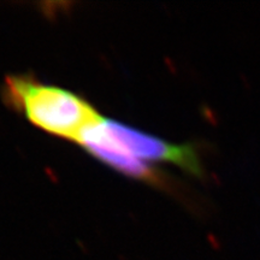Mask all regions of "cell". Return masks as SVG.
Wrapping results in <instances>:
<instances>
[{
	"mask_svg": "<svg viewBox=\"0 0 260 260\" xmlns=\"http://www.w3.org/2000/svg\"><path fill=\"white\" fill-rule=\"evenodd\" d=\"M103 124L117 145L140 160L170 162L194 176H204L203 162L194 144H171L112 119H104Z\"/></svg>",
	"mask_w": 260,
	"mask_h": 260,
	"instance_id": "2",
	"label": "cell"
},
{
	"mask_svg": "<svg viewBox=\"0 0 260 260\" xmlns=\"http://www.w3.org/2000/svg\"><path fill=\"white\" fill-rule=\"evenodd\" d=\"M2 94L5 103L47 134L79 142L90 126L103 121L95 107L70 90L39 82L28 75H10Z\"/></svg>",
	"mask_w": 260,
	"mask_h": 260,
	"instance_id": "1",
	"label": "cell"
},
{
	"mask_svg": "<svg viewBox=\"0 0 260 260\" xmlns=\"http://www.w3.org/2000/svg\"><path fill=\"white\" fill-rule=\"evenodd\" d=\"M103 121L87 129L77 144L86 148L87 152H89L100 161L105 162L106 165L125 176L146 182L152 186L167 187L164 174H161L157 169L149 167L145 161L140 160L123 149L121 146L117 145L111 136L107 134Z\"/></svg>",
	"mask_w": 260,
	"mask_h": 260,
	"instance_id": "3",
	"label": "cell"
}]
</instances>
